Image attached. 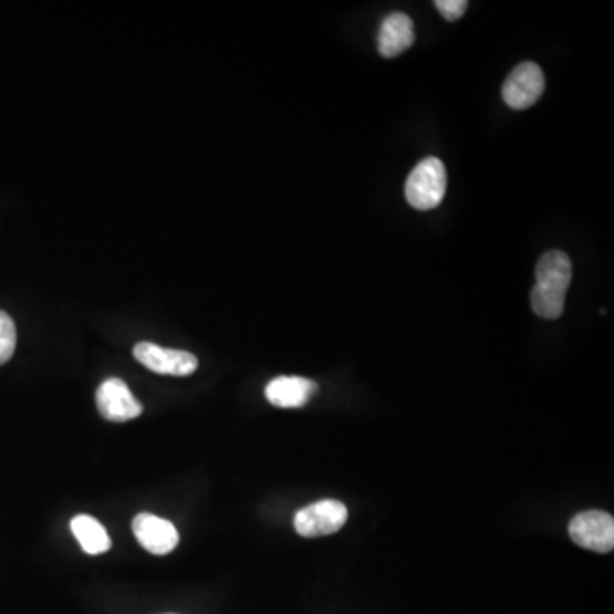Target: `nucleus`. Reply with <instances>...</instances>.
Wrapping results in <instances>:
<instances>
[{"label":"nucleus","instance_id":"1","mask_svg":"<svg viewBox=\"0 0 614 614\" xmlns=\"http://www.w3.org/2000/svg\"><path fill=\"white\" fill-rule=\"evenodd\" d=\"M447 190V175L443 160L427 157L415 166L406 179L405 195L414 209L433 210L439 207Z\"/></svg>","mask_w":614,"mask_h":614},{"label":"nucleus","instance_id":"2","mask_svg":"<svg viewBox=\"0 0 614 614\" xmlns=\"http://www.w3.org/2000/svg\"><path fill=\"white\" fill-rule=\"evenodd\" d=\"M348 519V510L340 500H318L299 510L294 518L298 534L304 538H320L339 532Z\"/></svg>","mask_w":614,"mask_h":614},{"label":"nucleus","instance_id":"3","mask_svg":"<svg viewBox=\"0 0 614 614\" xmlns=\"http://www.w3.org/2000/svg\"><path fill=\"white\" fill-rule=\"evenodd\" d=\"M573 543L596 553H607L614 548V519L603 510H587L575 516L569 525Z\"/></svg>","mask_w":614,"mask_h":614},{"label":"nucleus","instance_id":"4","mask_svg":"<svg viewBox=\"0 0 614 614\" xmlns=\"http://www.w3.org/2000/svg\"><path fill=\"white\" fill-rule=\"evenodd\" d=\"M134 357L144 367L164 376H190L198 368V358L190 352L173 351L149 342L137 343Z\"/></svg>","mask_w":614,"mask_h":614},{"label":"nucleus","instance_id":"5","mask_svg":"<svg viewBox=\"0 0 614 614\" xmlns=\"http://www.w3.org/2000/svg\"><path fill=\"white\" fill-rule=\"evenodd\" d=\"M544 93V75L540 65L524 62L503 82L502 97L514 110L531 108Z\"/></svg>","mask_w":614,"mask_h":614},{"label":"nucleus","instance_id":"6","mask_svg":"<svg viewBox=\"0 0 614 614\" xmlns=\"http://www.w3.org/2000/svg\"><path fill=\"white\" fill-rule=\"evenodd\" d=\"M96 405L100 414L110 422L134 420L144 412L142 403L118 377H110L97 387Z\"/></svg>","mask_w":614,"mask_h":614},{"label":"nucleus","instance_id":"7","mask_svg":"<svg viewBox=\"0 0 614 614\" xmlns=\"http://www.w3.org/2000/svg\"><path fill=\"white\" fill-rule=\"evenodd\" d=\"M132 531L138 543L153 555H168L179 543V534L173 522L147 512L134 519Z\"/></svg>","mask_w":614,"mask_h":614},{"label":"nucleus","instance_id":"8","mask_svg":"<svg viewBox=\"0 0 614 614\" xmlns=\"http://www.w3.org/2000/svg\"><path fill=\"white\" fill-rule=\"evenodd\" d=\"M318 392L314 381L299 376H280L264 387V396L277 408H301Z\"/></svg>","mask_w":614,"mask_h":614},{"label":"nucleus","instance_id":"9","mask_svg":"<svg viewBox=\"0 0 614 614\" xmlns=\"http://www.w3.org/2000/svg\"><path fill=\"white\" fill-rule=\"evenodd\" d=\"M414 21L403 12H393L384 18L377 34V46L384 59H395L414 45Z\"/></svg>","mask_w":614,"mask_h":614},{"label":"nucleus","instance_id":"10","mask_svg":"<svg viewBox=\"0 0 614 614\" xmlns=\"http://www.w3.org/2000/svg\"><path fill=\"white\" fill-rule=\"evenodd\" d=\"M572 282V261L563 251H548L537 264V285L565 292Z\"/></svg>","mask_w":614,"mask_h":614},{"label":"nucleus","instance_id":"11","mask_svg":"<svg viewBox=\"0 0 614 614\" xmlns=\"http://www.w3.org/2000/svg\"><path fill=\"white\" fill-rule=\"evenodd\" d=\"M71 529L82 550L90 553V555H101V553H106L112 548L108 532L100 524V521L91 518V516H75L71 521Z\"/></svg>","mask_w":614,"mask_h":614},{"label":"nucleus","instance_id":"12","mask_svg":"<svg viewBox=\"0 0 614 614\" xmlns=\"http://www.w3.org/2000/svg\"><path fill=\"white\" fill-rule=\"evenodd\" d=\"M532 311L543 320H559L565 310V292L534 285L531 292Z\"/></svg>","mask_w":614,"mask_h":614},{"label":"nucleus","instance_id":"13","mask_svg":"<svg viewBox=\"0 0 614 614\" xmlns=\"http://www.w3.org/2000/svg\"><path fill=\"white\" fill-rule=\"evenodd\" d=\"M18 342L15 324L12 318L4 311H0V365L11 361Z\"/></svg>","mask_w":614,"mask_h":614},{"label":"nucleus","instance_id":"14","mask_svg":"<svg viewBox=\"0 0 614 614\" xmlns=\"http://www.w3.org/2000/svg\"><path fill=\"white\" fill-rule=\"evenodd\" d=\"M437 11L447 19V21H458L468 8L466 0H437Z\"/></svg>","mask_w":614,"mask_h":614}]
</instances>
